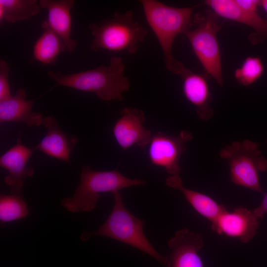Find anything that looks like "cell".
Returning a JSON list of instances; mask_svg holds the SVG:
<instances>
[{"label": "cell", "mask_w": 267, "mask_h": 267, "mask_svg": "<svg viewBox=\"0 0 267 267\" xmlns=\"http://www.w3.org/2000/svg\"><path fill=\"white\" fill-rule=\"evenodd\" d=\"M29 208L21 194H1L0 221L1 223L11 222L27 217Z\"/></svg>", "instance_id": "21"}, {"label": "cell", "mask_w": 267, "mask_h": 267, "mask_svg": "<svg viewBox=\"0 0 267 267\" xmlns=\"http://www.w3.org/2000/svg\"><path fill=\"white\" fill-rule=\"evenodd\" d=\"M220 155L229 164L232 182L264 195L259 174L267 170V159L258 143L250 140L233 142L222 149Z\"/></svg>", "instance_id": "7"}, {"label": "cell", "mask_w": 267, "mask_h": 267, "mask_svg": "<svg viewBox=\"0 0 267 267\" xmlns=\"http://www.w3.org/2000/svg\"><path fill=\"white\" fill-rule=\"evenodd\" d=\"M166 184L180 191L195 211L212 223L227 210L223 205H220L210 197L184 187L180 176H170L166 178Z\"/></svg>", "instance_id": "18"}, {"label": "cell", "mask_w": 267, "mask_h": 267, "mask_svg": "<svg viewBox=\"0 0 267 267\" xmlns=\"http://www.w3.org/2000/svg\"><path fill=\"white\" fill-rule=\"evenodd\" d=\"M208 6L220 17L239 22L251 27L254 32L249 40L255 45L267 38V22L258 13V9L246 10L241 8L234 0H206Z\"/></svg>", "instance_id": "10"}, {"label": "cell", "mask_w": 267, "mask_h": 267, "mask_svg": "<svg viewBox=\"0 0 267 267\" xmlns=\"http://www.w3.org/2000/svg\"><path fill=\"white\" fill-rule=\"evenodd\" d=\"M220 17L211 9L196 14L192 19L194 29L185 35L206 74L223 85L222 64L217 33L221 28Z\"/></svg>", "instance_id": "6"}, {"label": "cell", "mask_w": 267, "mask_h": 267, "mask_svg": "<svg viewBox=\"0 0 267 267\" xmlns=\"http://www.w3.org/2000/svg\"><path fill=\"white\" fill-rule=\"evenodd\" d=\"M265 67L261 59L257 56H248L241 66L234 72V77L241 85L249 86L263 76Z\"/></svg>", "instance_id": "22"}, {"label": "cell", "mask_w": 267, "mask_h": 267, "mask_svg": "<svg viewBox=\"0 0 267 267\" xmlns=\"http://www.w3.org/2000/svg\"><path fill=\"white\" fill-rule=\"evenodd\" d=\"M182 80L184 97L196 108L198 116L203 120H209L214 114L210 107L211 93L207 74L195 72L186 68L180 75Z\"/></svg>", "instance_id": "14"}, {"label": "cell", "mask_w": 267, "mask_h": 267, "mask_svg": "<svg viewBox=\"0 0 267 267\" xmlns=\"http://www.w3.org/2000/svg\"><path fill=\"white\" fill-rule=\"evenodd\" d=\"M26 97L25 90L19 89L14 95L0 101V122H22L29 127L43 124V116L32 110L35 100H26Z\"/></svg>", "instance_id": "17"}, {"label": "cell", "mask_w": 267, "mask_h": 267, "mask_svg": "<svg viewBox=\"0 0 267 267\" xmlns=\"http://www.w3.org/2000/svg\"><path fill=\"white\" fill-rule=\"evenodd\" d=\"M125 65L123 59L112 56L108 66L69 74L49 71V78L57 85L95 93L106 101L123 100V93L130 88L129 78L124 76Z\"/></svg>", "instance_id": "2"}, {"label": "cell", "mask_w": 267, "mask_h": 267, "mask_svg": "<svg viewBox=\"0 0 267 267\" xmlns=\"http://www.w3.org/2000/svg\"><path fill=\"white\" fill-rule=\"evenodd\" d=\"M121 117L113 128L114 136L124 150L137 145L144 147L149 144L153 134L143 127L145 121L144 112L140 109L125 107L121 111Z\"/></svg>", "instance_id": "9"}, {"label": "cell", "mask_w": 267, "mask_h": 267, "mask_svg": "<svg viewBox=\"0 0 267 267\" xmlns=\"http://www.w3.org/2000/svg\"><path fill=\"white\" fill-rule=\"evenodd\" d=\"M261 6L264 9L267 14L266 21L267 22V0H261Z\"/></svg>", "instance_id": "26"}, {"label": "cell", "mask_w": 267, "mask_h": 267, "mask_svg": "<svg viewBox=\"0 0 267 267\" xmlns=\"http://www.w3.org/2000/svg\"><path fill=\"white\" fill-rule=\"evenodd\" d=\"M146 21L162 49L167 69L180 75L186 68L173 55L175 39L185 35L192 27V14L195 6L176 7L156 0H141Z\"/></svg>", "instance_id": "1"}, {"label": "cell", "mask_w": 267, "mask_h": 267, "mask_svg": "<svg viewBox=\"0 0 267 267\" xmlns=\"http://www.w3.org/2000/svg\"><path fill=\"white\" fill-rule=\"evenodd\" d=\"M211 227L218 234L237 238L246 243L257 234L259 224L253 211L240 207L231 212H223L212 223Z\"/></svg>", "instance_id": "11"}, {"label": "cell", "mask_w": 267, "mask_h": 267, "mask_svg": "<svg viewBox=\"0 0 267 267\" xmlns=\"http://www.w3.org/2000/svg\"><path fill=\"white\" fill-rule=\"evenodd\" d=\"M43 124L47 129V133L35 149L51 157L70 162V154L77 142V138L63 132L52 116L44 118Z\"/></svg>", "instance_id": "16"}, {"label": "cell", "mask_w": 267, "mask_h": 267, "mask_svg": "<svg viewBox=\"0 0 267 267\" xmlns=\"http://www.w3.org/2000/svg\"><path fill=\"white\" fill-rule=\"evenodd\" d=\"M32 154V150L22 143L19 134L16 144L0 156V166L8 171L4 182L12 194H21L25 179L34 174V169L27 166Z\"/></svg>", "instance_id": "12"}, {"label": "cell", "mask_w": 267, "mask_h": 267, "mask_svg": "<svg viewBox=\"0 0 267 267\" xmlns=\"http://www.w3.org/2000/svg\"></svg>", "instance_id": "27"}, {"label": "cell", "mask_w": 267, "mask_h": 267, "mask_svg": "<svg viewBox=\"0 0 267 267\" xmlns=\"http://www.w3.org/2000/svg\"><path fill=\"white\" fill-rule=\"evenodd\" d=\"M192 137V134L185 130L177 136L161 132L153 134L148 144L150 163L164 168L171 176H180V159L186 150L185 144Z\"/></svg>", "instance_id": "8"}, {"label": "cell", "mask_w": 267, "mask_h": 267, "mask_svg": "<svg viewBox=\"0 0 267 267\" xmlns=\"http://www.w3.org/2000/svg\"><path fill=\"white\" fill-rule=\"evenodd\" d=\"M253 212L258 220L262 218L267 213V193L264 194L261 204Z\"/></svg>", "instance_id": "25"}, {"label": "cell", "mask_w": 267, "mask_h": 267, "mask_svg": "<svg viewBox=\"0 0 267 267\" xmlns=\"http://www.w3.org/2000/svg\"><path fill=\"white\" fill-rule=\"evenodd\" d=\"M112 193L114 205L106 221L93 232H84L81 239L85 241L94 236L110 237L137 249L165 266L170 267L169 258L160 254L145 235L143 229L144 222L127 210L119 191Z\"/></svg>", "instance_id": "3"}, {"label": "cell", "mask_w": 267, "mask_h": 267, "mask_svg": "<svg viewBox=\"0 0 267 267\" xmlns=\"http://www.w3.org/2000/svg\"><path fill=\"white\" fill-rule=\"evenodd\" d=\"M39 3L42 8L47 9L48 24L62 41L66 51H73L77 45L71 36V10L75 0H40Z\"/></svg>", "instance_id": "15"}, {"label": "cell", "mask_w": 267, "mask_h": 267, "mask_svg": "<svg viewBox=\"0 0 267 267\" xmlns=\"http://www.w3.org/2000/svg\"><path fill=\"white\" fill-rule=\"evenodd\" d=\"M242 9L246 10L258 9L261 5V0H234Z\"/></svg>", "instance_id": "24"}, {"label": "cell", "mask_w": 267, "mask_h": 267, "mask_svg": "<svg viewBox=\"0 0 267 267\" xmlns=\"http://www.w3.org/2000/svg\"><path fill=\"white\" fill-rule=\"evenodd\" d=\"M144 184L143 180L129 178L117 170L95 171L86 165L80 174V182L74 195L64 198L61 204L72 213L90 212L96 207L101 193H113L127 187Z\"/></svg>", "instance_id": "5"}, {"label": "cell", "mask_w": 267, "mask_h": 267, "mask_svg": "<svg viewBox=\"0 0 267 267\" xmlns=\"http://www.w3.org/2000/svg\"><path fill=\"white\" fill-rule=\"evenodd\" d=\"M43 33L33 46V57L36 61L45 65L54 64L58 55L66 51L61 39L50 27L47 20L41 24Z\"/></svg>", "instance_id": "19"}, {"label": "cell", "mask_w": 267, "mask_h": 267, "mask_svg": "<svg viewBox=\"0 0 267 267\" xmlns=\"http://www.w3.org/2000/svg\"><path fill=\"white\" fill-rule=\"evenodd\" d=\"M89 28L93 36L90 47L95 52L104 49L134 54L148 33L143 25L134 20L131 10L115 12L111 18L99 24L92 23Z\"/></svg>", "instance_id": "4"}, {"label": "cell", "mask_w": 267, "mask_h": 267, "mask_svg": "<svg viewBox=\"0 0 267 267\" xmlns=\"http://www.w3.org/2000/svg\"><path fill=\"white\" fill-rule=\"evenodd\" d=\"M9 66L3 59L0 60V101L6 100L12 95L9 83Z\"/></svg>", "instance_id": "23"}, {"label": "cell", "mask_w": 267, "mask_h": 267, "mask_svg": "<svg viewBox=\"0 0 267 267\" xmlns=\"http://www.w3.org/2000/svg\"><path fill=\"white\" fill-rule=\"evenodd\" d=\"M201 236L187 228L177 231L168 241L170 267H204L198 251L203 247Z\"/></svg>", "instance_id": "13"}, {"label": "cell", "mask_w": 267, "mask_h": 267, "mask_svg": "<svg viewBox=\"0 0 267 267\" xmlns=\"http://www.w3.org/2000/svg\"><path fill=\"white\" fill-rule=\"evenodd\" d=\"M41 8L36 0H0V21L28 20L39 14Z\"/></svg>", "instance_id": "20"}]
</instances>
